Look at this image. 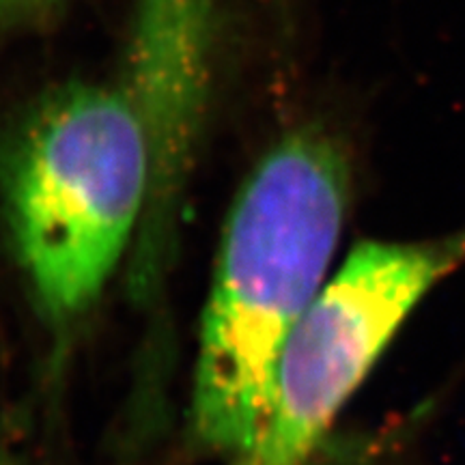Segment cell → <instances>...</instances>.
Wrapping results in <instances>:
<instances>
[{
  "label": "cell",
  "instance_id": "cell-1",
  "mask_svg": "<svg viewBox=\"0 0 465 465\" xmlns=\"http://www.w3.org/2000/svg\"><path fill=\"white\" fill-rule=\"evenodd\" d=\"M353 194L345 138L293 127L250 171L226 218L201 330L192 427L235 457L257 435L291 334L325 287Z\"/></svg>",
  "mask_w": 465,
  "mask_h": 465
},
{
  "label": "cell",
  "instance_id": "cell-2",
  "mask_svg": "<svg viewBox=\"0 0 465 465\" xmlns=\"http://www.w3.org/2000/svg\"><path fill=\"white\" fill-rule=\"evenodd\" d=\"M149 190L147 125L125 84L65 83L26 108L0 149V205L50 319L72 322L95 304Z\"/></svg>",
  "mask_w": 465,
  "mask_h": 465
},
{
  "label": "cell",
  "instance_id": "cell-3",
  "mask_svg": "<svg viewBox=\"0 0 465 465\" xmlns=\"http://www.w3.org/2000/svg\"><path fill=\"white\" fill-rule=\"evenodd\" d=\"M463 263L465 229L353 248L291 334L257 435L231 465H306L407 317Z\"/></svg>",
  "mask_w": 465,
  "mask_h": 465
},
{
  "label": "cell",
  "instance_id": "cell-4",
  "mask_svg": "<svg viewBox=\"0 0 465 465\" xmlns=\"http://www.w3.org/2000/svg\"><path fill=\"white\" fill-rule=\"evenodd\" d=\"M63 0H0V26H37L52 17Z\"/></svg>",
  "mask_w": 465,
  "mask_h": 465
}]
</instances>
